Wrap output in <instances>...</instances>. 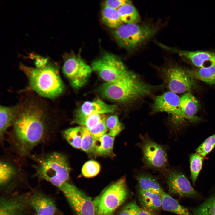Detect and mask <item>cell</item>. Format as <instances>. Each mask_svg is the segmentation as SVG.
<instances>
[{"instance_id": "484cf974", "label": "cell", "mask_w": 215, "mask_h": 215, "mask_svg": "<svg viewBox=\"0 0 215 215\" xmlns=\"http://www.w3.org/2000/svg\"><path fill=\"white\" fill-rule=\"evenodd\" d=\"M105 114H96L89 115H84L79 110L76 112L72 124H77L90 129L101 121L106 119Z\"/></svg>"}, {"instance_id": "4316f807", "label": "cell", "mask_w": 215, "mask_h": 215, "mask_svg": "<svg viewBox=\"0 0 215 215\" xmlns=\"http://www.w3.org/2000/svg\"><path fill=\"white\" fill-rule=\"evenodd\" d=\"M102 17L104 23L114 29L124 24L117 10L104 5L102 10Z\"/></svg>"}, {"instance_id": "3957f363", "label": "cell", "mask_w": 215, "mask_h": 215, "mask_svg": "<svg viewBox=\"0 0 215 215\" xmlns=\"http://www.w3.org/2000/svg\"><path fill=\"white\" fill-rule=\"evenodd\" d=\"M33 161L34 175L59 189L67 182L71 170L67 156L55 151L44 152L29 156Z\"/></svg>"}, {"instance_id": "f1b7e54d", "label": "cell", "mask_w": 215, "mask_h": 215, "mask_svg": "<svg viewBox=\"0 0 215 215\" xmlns=\"http://www.w3.org/2000/svg\"><path fill=\"white\" fill-rule=\"evenodd\" d=\"M84 130L83 126L70 128L62 131L61 133L67 142L73 147L81 148Z\"/></svg>"}, {"instance_id": "52a82bcc", "label": "cell", "mask_w": 215, "mask_h": 215, "mask_svg": "<svg viewBox=\"0 0 215 215\" xmlns=\"http://www.w3.org/2000/svg\"><path fill=\"white\" fill-rule=\"evenodd\" d=\"M62 71L72 86L75 89L83 86L90 77L92 70L79 55L72 53L63 56Z\"/></svg>"}, {"instance_id": "ffe728a7", "label": "cell", "mask_w": 215, "mask_h": 215, "mask_svg": "<svg viewBox=\"0 0 215 215\" xmlns=\"http://www.w3.org/2000/svg\"><path fill=\"white\" fill-rule=\"evenodd\" d=\"M199 102L196 98L190 93L184 94L180 98V108L183 119L197 120L194 117L199 107Z\"/></svg>"}, {"instance_id": "d590c367", "label": "cell", "mask_w": 215, "mask_h": 215, "mask_svg": "<svg viewBox=\"0 0 215 215\" xmlns=\"http://www.w3.org/2000/svg\"><path fill=\"white\" fill-rule=\"evenodd\" d=\"M106 118L92 128H88L90 132L96 138L103 136L106 133V132L108 131L106 123Z\"/></svg>"}, {"instance_id": "ba28073f", "label": "cell", "mask_w": 215, "mask_h": 215, "mask_svg": "<svg viewBox=\"0 0 215 215\" xmlns=\"http://www.w3.org/2000/svg\"><path fill=\"white\" fill-rule=\"evenodd\" d=\"M91 67L105 82L117 79L128 70L119 57L110 53H105L93 61Z\"/></svg>"}, {"instance_id": "ab89813d", "label": "cell", "mask_w": 215, "mask_h": 215, "mask_svg": "<svg viewBox=\"0 0 215 215\" xmlns=\"http://www.w3.org/2000/svg\"><path fill=\"white\" fill-rule=\"evenodd\" d=\"M36 215H40L38 214H36Z\"/></svg>"}, {"instance_id": "277c9868", "label": "cell", "mask_w": 215, "mask_h": 215, "mask_svg": "<svg viewBox=\"0 0 215 215\" xmlns=\"http://www.w3.org/2000/svg\"><path fill=\"white\" fill-rule=\"evenodd\" d=\"M20 67L26 75L31 89L40 96L54 98L64 91V84L54 64L47 63L42 67L33 68L21 64Z\"/></svg>"}, {"instance_id": "ac0fdd59", "label": "cell", "mask_w": 215, "mask_h": 215, "mask_svg": "<svg viewBox=\"0 0 215 215\" xmlns=\"http://www.w3.org/2000/svg\"><path fill=\"white\" fill-rule=\"evenodd\" d=\"M19 105L13 107H0V142L3 146L7 130L13 125L18 115Z\"/></svg>"}, {"instance_id": "7402d4cb", "label": "cell", "mask_w": 215, "mask_h": 215, "mask_svg": "<svg viewBox=\"0 0 215 215\" xmlns=\"http://www.w3.org/2000/svg\"><path fill=\"white\" fill-rule=\"evenodd\" d=\"M161 196L162 207L164 210L178 215H194L187 208L180 205L177 200L164 191Z\"/></svg>"}, {"instance_id": "4fadbf2b", "label": "cell", "mask_w": 215, "mask_h": 215, "mask_svg": "<svg viewBox=\"0 0 215 215\" xmlns=\"http://www.w3.org/2000/svg\"><path fill=\"white\" fill-rule=\"evenodd\" d=\"M180 98L176 93L168 91L157 96L152 106V112H165L171 114L174 121L183 119L180 108Z\"/></svg>"}, {"instance_id": "1f68e13d", "label": "cell", "mask_w": 215, "mask_h": 215, "mask_svg": "<svg viewBox=\"0 0 215 215\" xmlns=\"http://www.w3.org/2000/svg\"><path fill=\"white\" fill-rule=\"evenodd\" d=\"M83 127L81 148L87 153H94L96 138L90 132L87 128Z\"/></svg>"}, {"instance_id": "f35d334b", "label": "cell", "mask_w": 215, "mask_h": 215, "mask_svg": "<svg viewBox=\"0 0 215 215\" xmlns=\"http://www.w3.org/2000/svg\"><path fill=\"white\" fill-rule=\"evenodd\" d=\"M137 215H156L151 211V210L148 209L141 208H140Z\"/></svg>"}, {"instance_id": "d4e9b609", "label": "cell", "mask_w": 215, "mask_h": 215, "mask_svg": "<svg viewBox=\"0 0 215 215\" xmlns=\"http://www.w3.org/2000/svg\"><path fill=\"white\" fill-rule=\"evenodd\" d=\"M139 189L161 195L164 191L157 180L150 175L145 174L139 175L136 178Z\"/></svg>"}, {"instance_id": "5bb4252c", "label": "cell", "mask_w": 215, "mask_h": 215, "mask_svg": "<svg viewBox=\"0 0 215 215\" xmlns=\"http://www.w3.org/2000/svg\"><path fill=\"white\" fill-rule=\"evenodd\" d=\"M167 182L169 191L172 194L182 197L196 198L199 196L187 177L180 172L170 171Z\"/></svg>"}, {"instance_id": "5b68a950", "label": "cell", "mask_w": 215, "mask_h": 215, "mask_svg": "<svg viewBox=\"0 0 215 215\" xmlns=\"http://www.w3.org/2000/svg\"><path fill=\"white\" fill-rule=\"evenodd\" d=\"M158 30L157 27L149 24H124L114 29L112 33L120 47L132 50L149 40Z\"/></svg>"}, {"instance_id": "30bf717a", "label": "cell", "mask_w": 215, "mask_h": 215, "mask_svg": "<svg viewBox=\"0 0 215 215\" xmlns=\"http://www.w3.org/2000/svg\"><path fill=\"white\" fill-rule=\"evenodd\" d=\"M0 159V185L4 187L15 183L25 173L21 159L6 152Z\"/></svg>"}, {"instance_id": "74e56055", "label": "cell", "mask_w": 215, "mask_h": 215, "mask_svg": "<svg viewBox=\"0 0 215 215\" xmlns=\"http://www.w3.org/2000/svg\"><path fill=\"white\" fill-rule=\"evenodd\" d=\"M128 3H131L128 0H108L105 1L104 5L117 10L122 5Z\"/></svg>"}, {"instance_id": "44dd1931", "label": "cell", "mask_w": 215, "mask_h": 215, "mask_svg": "<svg viewBox=\"0 0 215 215\" xmlns=\"http://www.w3.org/2000/svg\"><path fill=\"white\" fill-rule=\"evenodd\" d=\"M186 72L192 78L211 85L215 84V62L208 66L188 71Z\"/></svg>"}, {"instance_id": "83f0119b", "label": "cell", "mask_w": 215, "mask_h": 215, "mask_svg": "<svg viewBox=\"0 0 215 215\" xmlns=\"http://www.w3.org/2000/svg\"><path fill=\"white\" fill-rule=\"evenodd\" d=\"M117 10L124 24H137L140 21L139 14L131 3H128L122 5Z\"/></svg>"}, {"instance_id": "d6a6232c", "label": "cell", "mask_w": 215, "mask_h": 215, "mask_svg": "<svg viewBox=\"0 0 215 215\" xmlns=\"http://www.w3.org/2000/svg\"><path fill=\"white\" fill-rule=\"evenodd\" d=\"M106 123L109 130L108 133L114 137L119 134L124 128L116 115H111L107 118Z\"/></svg>"}, {"instance_id": "7c38bea8", "label": "cell", "mask_w": 215, "mask_h": 215, "mask_svg": "<svg viewBox=\"0 0 215 215\" xmlns=\"http://www.w3.org/2000/svg\"><path fill=\"white\" fill-rule=\"evenodd\" d=\"M141 146L144 159L148 167L162 169L166 166L167 155L162 146L147 138L143 139Z\"/></svg>"}, {"instance_id": "f546056e", "label": "cell", "mask_w": 215, "mask_h": 215, "mask_svg": "<svg viewBox=\"0 0 215 215\" xmlns=\"http://www.w3.org/2000/svg\"><path fill=\"white\" fill-rule=\"evenodd\" d=\"M203 157L196 153L192 154L190 157L191 177L192 182L194 185L202 169Z\"/></svg>"}, {"instance_id": "9c48e42d", "label": "cell", "mask_w": 215, "mask_h": 215, "mask_svg": "<svg viewBox=\"0 0 215 215\" xmlns=\"http://www.w3.org/2000/svg\"><path fill=\"white\" fill-rule=\"evenodd\" d=\"M77 215H96L93 200L68 182L59 189Z\"/></svg>"}, {"instance_id": "d6986e66", "label": "cell", "mask_w": 215, "mask_h": 215, "mask_svg": "<svg viewBox=\"0 0 215 215\" xmlns=\"http://www.w3.org/2000/svg\"><path fill=\"white\" fill-rule=\"evenodd\" d=\"M117 109L115 105L107 104L102 100L97 99L84 102L79 110L82 114L89 115L112 113L116 111Z\"/></svg>"}, {"instance_id": "8fae6325", "label": "cell", "mask_w": 215, "mask_h": 215, "mask_svg": "<svg viewBox=\"0 0 215 215\" xmlns=\"http://www.w3.org/2000/svg\"><path fill=\"white\" fill-rule=\"evenodd\" d=\"M164 78L169 89L176 93H181L190 90L194 83L187 73L177 67H168L164 71Z\"/></svg>"}, {"instance_id": "6da1fadb", "label": "cell", "mask_w": 215, "mask_h": 215, "mask_svg": "<svg viewBox=\"0 0 215 215\" xmlns=\"http://www.w3.org/2000/svg\"><path fill=\"white\" fill-rule=\"evenodd\" d=\"M12 127L6 133L7 141L12 152L21 159L28 158L37 146L55 141L58 130L55 118L33 100L19 104L17 118Z\"/></svg>"}, {"instance_id": "8d00e7d4", "label": "cell", "mask_w": 215, "mask_h": 215, "mask_svg": "<svg viewBox=\"0 0 215 215\" xmlns=\"http://www.w3.org/2000/svg\"><path fill=\"white\" fill-rule=\"evenodd\" d=\"M140 208L136 202H131L123 208L119 215H137Z\"/></svg>"}, {"instance_id": "4dcf8cb0", "label": "cell", "mask_w": 215, "mask_h": 215, "mask_svg": "<svg viewBox=\"0 0 215 215\" xmlns=\"http://www.w3.org/2000/svg\"><path fill=\"white\" fill-rule=\"evenodd\" d=\"M192 211L194 215H215V194Z\"/></svg>"}, {"instance_id": "603a6c76", "label": "cell", "mask_w": 215, "mask_h": 215, "mask_svg": "<svg viewBox=\"0 0 215 215\" xmlns=\"http://www.w3.org/2000/svg\"><path fill=\"white\" fill-rule=\"evenodd\" d=\"M139 200L143 208L153 210L162 207L161 196L156 193L139 189Z\"/></svg>"}, {"instance_id": "836d02e7", "label": "cell", "mask_w": 215, "mask_h": 215, "mask_svg": "<svg viewBox=\"0 0 215 215\" xmlns=\"http://www.w3.org/2000/svg\"><path fill=\"white\" fill-rule=\"evenodd\" d=\"M100 168V165L98 163L95 161L90 160L83 165L82 169V173L85 177H93L98 174Z\"/></svg>"}, {"instance_id": "cb8c5ba5", "label": "cell", "mask_w": 215, "mask_h": 215, "mask_svg": "<svg viewBox=\"0 0 215 215\" xmlns=\"http://www.w3.org/2000/svg\"><path fill=\"white\" fill-rule=\"evenodd\" d=\"M114 138L108 133L96 138L94 153L100 156L110 155L112 153Z\"/></svg>"}, {"instance_id": "8992f818", "label": "cell", "mask_w": 215, "mask_h": 215, "mask_svg": "<svg viewBox=\"0 0 215 215\" xmlns=\"http://www.w3.org/2000/svg\"><path fill=\"white\" fill-rule=\"evenodd\" d=\"M128 195L125 177L107 187L93 200L96 215H113L125 201Z\"/></svg>"}, {"instance_id": "9a60e30c", "label": "cell", "mask_w": 215, "mask_h": 215, "mask_svg": "<svg viewBox=\"0 0 215 215\" xmlns=\"http://www.w3.org/2000/svg\"><path fill=\"white\" fill-rule=\"evenodd\" d=\"M163 47L188 60L197 68L206 67L215 62V53L212 52L205 51H189L170 48L165 46Z\"/></svg>"}, {"instance_id": "e575fe53", "label": "cell", "mask_w": 215, "mask_h": 215, "mask_svg": "<svg viewBox=\"0 0 215 215\" xmlns=\"http://www.w3.org/2000/svg\"><path fill=\"white\" fill-rule=\"evenodd\" d=\"M215 147V133L207 138L196 149V153L203 157L209 153Z\"/></svg>"}, {"instance_id": "7a4b0ae2", "label": "cell", "mask_w": 215, "mask_h": 215, "mask_svg": "<svg viewBox=\"0 0 215 215\" xmlns=\"http://www.w3.org/2000/svg\"><path fill=\"white\" fill-rule=\"evenodd\" d=\"M154 89L153 86L143 82L136 74L128 70L117 79L102 84L99 91L108 99L127 103L149 95Z\"/></svg>"}, {"instance_id": "2e32d148", "label": "cell", "mask_w": 215, "mask_h": 215, "mask_svg": "<svg viewBox=\"0 0 215 215\" xmlns=\"http://www.w3.org/2000/svg\"><path fill=\"white\" fill-rule=\"evenodd\" d=\"M28 198L24 196L2 197L0 201V215H22Z\"/></svg>"}, {"instance_id": "e0dca14e", "label": "cell", "mask_w": 215, "mask_h": 215, "mask_svg": "<svg viewBox=\"0 0 215 215\" xmlns=\"http://www.w3.org/2000/svg\"><path fill=\"white\" fill-rule=\"evenodd\" d=\"M29 205L40 215H53L56 207L53 200L43 194L36 192L28 198Z\"/></svg>"}]
</instances>
